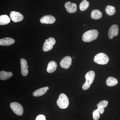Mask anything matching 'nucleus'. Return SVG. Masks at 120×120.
Here are the masks:
<instances>
[{
    "label": "nucleus",
    "mask_w": 120,
    "mask_h": 120,
    "mask_svg": "<svg viewBox=\"0 0 120 120\" xmlns=\"http://www.w3.org/2000/svg\"><path fill=\"white\" fill-rule=\"evenodd\" d=\"M100 113L97 109L95 110L93 112V118L94 120H98L100 117Z\"/></svg>",
    "instance_id": "nucleus-22"
},
{
    "label": "nucleus",
    "mask_w": 120,
    "mask_h": 120,
    "mask_svg": "<svg viewBox=\"0 0 120 120\" xmlns=\"http://www.w3.org/2000/svg\"><path fill=\"white\" fill-rule=\"evenodd\" d=\"M57 67L56 62L54 61H51L49 62L47 68V71L49 73H52L56 71Z\"/></svg>",
    "instance_id": "nucleus-15"
},
{
    "label": "nucleus",
    "mask_w": 120,
    "mask_h": 120,
    "mask_svg": "<svg viewBox=\"0 0 120 120\" xmlns=\"http://www.w3.org/2000/svg\"><path fill=\"white\" fill-rule=\"evenodd\" d=\"M35 120H46L45 117L43 115H39L37 116Z\"/></svg>",
    "instance_id": "nucleus-25"
},
{
    "label": "nucleus",
    "mask_w": 120,
    "mask_h": 120,
    "mask_svg": "<svg viewBox=\"0 0 120 120\" xmlns=\"http://www.w3.org/2000/svg\"><path fill=\"white\" fill-rule=\"evenodd\" d=\"M56 42V40L53 38H50L48 39H46L43 44V51L47 52L52 50Z\"/></svg>",
    "instance_id": "nucleus-6"
},
{
    "label": "nucleus",
    "mask_w": 120,
    "mask_h": 120,
    "mask_svg": "<svg viewBox=\"0 0 120 120\" xmlns=\"http://www.w3.org/2000/svg\"><path fill=\"white\" fill-rule=\"evenodd\" d=\"M98 32L96 30H89L83 34L82 39L85 42H90L94 41L98 38Z\"/></svg>",
    "instance_id": "nucleus-1"
},
{
    "label": "nucleus",
    "mask_w": 120,
    "mask_h": 120,
    "mask_svg": "<svg viewBox=\"0 0 120 120\" xmlns=\"http://www.w3.org/2000/svg\"><path fill=\"white\" fill-rule=\"evenodd\" d=\"M56 21L55 17L50 15L44 16L40 19L41 23L46 24H52L55 22Z\"/></svg>",
    "instance_id": "nucleus-9"
},
{
    "label": "nucleus",
    "mask_w": 120,
    "mask_h": 120,
    "mask_svg": "<svg viewBox=\"0 0 120 120\" xmlns=\"http://www.w3.org/2000/svg\"><path fill=\"white\" fill-rule=\"evenodd\" d=\"M12 75L13 74L11 72L1 71L0 72V79L1 80H6L11 78Z\"/></svg>",
    "instance_id": "nucleus-16"
},
{
    "label": "nucleus",
    "mask_w": 120,
    "mask_h": 120,
    "mask_svg": "<svg viewBox=\"0 0 120 120\" xmlns=\"http://www.w3.org/2000/svg\"><path fill=\"white\" fill-rule=\"evenodd\" d=\"M21 64V73L22 75L26 76L28 75V67L27 65L26 60L24 58H22L20 60Z\"/></svg>",
    "instance_id": "nucleus-12"
},
{
    "label": "nucleus",
    "mask_w": 120,
    "mask_h": 120,
    "mask_svg": "<svg viewBox=\"0 0 120 120\" xmlns=\"http://www.w3.org/2000/svg\"><path fill=\"white\" fill-rule=\"evenodd\" d=\"M11 22V19L8 16L6 15H1L0 16V25H7Z\"/></svg>",
    "instance_id": "nucleus-18"
},
{
    "label": "nucleus",
    "mask_w": 120,
    "mask_h": 120,
    "mask_svg": "<svg viewBox=\"0 0 120 120\" xmlns=\"http://www.w3.org/2000/svg\"><path fill=\"white\" fill-rule=\"evenodd\" d=\"M105 11L107 15L109 16L113 15L116 13V8L111 5L106 6Z\"/></svg>",
    "instance_id": "nucleus-20"
},
{
    "label": "nucleus",
    "mask_w": 120,
    "mask_h": 120,
    "mask_svg": "<svg viewBox=\"0 0 120 120\" xmlns=\"http://www.w3.org/2000/svg\"><path fill=\"white\" fill-rule=\"evenodd\" d=\"M95 76V73L94 71H89L86 73L85 75L86 82L82 86L83 90H88L90 88L91 84L93 83Z\"/></svg>",
    "instance_id": "nucleus-2"
},
{
    "label": "nucleus",
    "mask_w": 120,
    "mask_h": 120,
    "mask_svg": "<svg viewBox=\"0 0 120 120\" xmlns=\"http://www.w3.org/2000/svg\"><path fill=\"white\" fill-rule=\"evenodd\" d=\"M49 89V87L47 86L39 88L38 90L35 91L33 92V95L34 97H39L42 96L46 93Z\"/></svg>",
    "instance_id": "nucleus-13"
},
{
    "label": "nucleus",
    "mask_w": 120,
    "mask_h": 120,
    "mask_svg": "<svg viewBox=\"0 0 120 120\" xmlns=\"http://www.w3.org/2000/svg\"><path fill=\"white\" fill-rule=\"evenodd\" d=\"M109 61V57L105 54L101 53L95 56L94 61L97 64H106Z\"/></svg>",
    "instance_id": "nucleus-4"
},
{
    "label": "nucleus",
    "mask_w": 120,
    "mask_h": 120,
    "mask_svg": "<svg viewBox=\"0 0 120 120\" xmlns=\"http://www.w3.org/2000/svg\"><path fill=\"white\" fill-rule=\"evenodd\" d=\"M11 19L15 22H21L23 19V15L18 12L12 11L10 14Z\"/></svg>",
    "instance_id": "nucleus-8"
},
{
    "label": "nucleus",
    "mask_w": 120,
    "mask_h": 120,
    "mask_svg": "<svg viewBox=\"0 0 120 120\" xmlns=\"http://www.w3.org/2000/svg\"><path fill=\"white\" fill-rule=\"evenodd\" d=\"M119 32V28L116 24H114L111 26L109 30L108 36L110 39H112L114 37L117 36Z\"/></svg>",
    "instance_id": "nucleus-10"
},
{
    "label": "nucleus",
    "mask_w": 120,
    "mask_h": 120,
    "mask_svg": "<svg viewBox=\"0 0 120 120\" xmlns=\"http://www.w3.org/2000/svg\"><path fill=\"white\" fill-rule=\"evenodd\" d=\"M97 109L98 110V112L101 114H103V112H104V111H105L104 108L102 106L98 105Z\"/></svg>",
    "instance_id": "nucleus-24"
},
{
    "label": "nucleus",
    "mask_w": 120,
    "mask_h": 120,
    "mask_svg": "<svg viewBox=\"0 0 120 120\" xmlns=\"http://www.w3.org/2000/svg\"><path fill=\"white\" fill-rule=\"evenodd\" d=\"M101 12L98 9L93 10L91 12V17L93 19L97 20L100 19L102 17Z\"/></svg>",
    "instance_id": "nucleus-17"
},
{
    "label": "nucleus",
    "mask_w": 120,
    "mask_h": 120,
    "mask_svg": "<svg viewBox=\"0 0 120 120\" xmlns=\"http://www.w3.org/2000/svg\"><path fill=\"white\" fill-rule=\"evenodd\" d=\"M106 83L107 86H112L117 84L118 81L114 77H108L106 80Z\"/></svg>",
    "instance_id": "nucleus-19"
},
{
    "label": "nucleus",
    "mask_w": 120,
    "mask_h": 120,
    "mask_svg": "<svg viewBox=\"0 0 120 120\" xmlns=\"http://www.w3.org/2000/svg\"><path fill=\"white\" fill-rule=\"evenodd\" d=\"M10 107L13 112L18 116H22L23 112V109L22 105L16 102H12Z\"/></svg>",
    "instance_id": "nucleus-5"
},
{
    "label": "nucleus",
    "mask_w": 120,
    "mask_h": 120,
    "mask_svg": "<svg viewBox=\"0 0 120 120\" xmlns=\"http://www.w3.org/2000/svg\"><path fill=\"white\" fill-rule=\"evenodd\" d=\"M90 6V3L87 0H83L80 3L79 5V9L81 11L86 10Z\"/></svg>",
    "instance_id": "nucleus-21"
},
{
    "label": "nucleus",
    "mask_w": 120,
    "mask_h": 120,
    "mask_svg": "<svg viewBox=\"0 0 120 120\" xmlns=\"http://www.w3.org/2000/svg\"><path fill=\"white\" fill-rule=\"evenodd\" d=\"M64 7L68 13H74L77 11V5L75 3L68 1L65 4Z\"/></svg>",
    "instance_id": "nucleus-11"
},
{
    "label": "nucleus",
    "mask_w": 120,
    "mask_h": 120,
    "mask_svg": "<svg viewBox=\"0 0 120 120\" xmlns=\"http://www.w3.org/2000/svg\"><path fill=\"white\" fill-rule=\"evenodd\" d=\"M108 102L107 101H100L98 104H97V106L98 107V105L102 106L104 108L107 107L108 105Z\"/></svg>",
    "instance_id": "nucleus-23"
},
{
    "label": "nucleus",
    "mask_w": 120,
    "mask_h": 120,
    "mask_svg": "<svg viewBox=\"0 0 120 120\" xmlns=\"http://www.w3.org/2000/svg\"><path fill=\"white\" fill-rule=\"evenodd\" d=\"M69 101L68 98L64 94L62 93L59 95L57 101V105L61 109H65L68 107Z\"/></svg>",
    "instance_id": "nucleus-3"
},
{
    "label": "nucleus",
    "mask_w": 120,
    "mask_h": 120,
    "mask_svg": "<svg viewBox=\"0 0 120 120\" xmlns=\"http://www.w3.org/2000/svg\"><path fill=\"white\" fill-rule=\"evenodd\" d=\"M15 40L9 38H6L0 39V45L1 46H8L15 43Z\"/></svg>",
    "instance_id": "nucleus-14"
},
{
    "label": "nucleus",
    "mask_w": 120,
    "mask_h": 120,
    "mask_svg": "<svg viewBox=\"0 0 120 120\" xmlns=\"http://www.w3.org/2000/svg\"><path fill=\"white\" fill-rule=\"evenodd\" d=\"M71 58L69 56H67L61 60L60 62V65L63 68L67 69L71 66Z\"/></svg>",
    "instance_id": "nucleus-7"
}]
</instances>
